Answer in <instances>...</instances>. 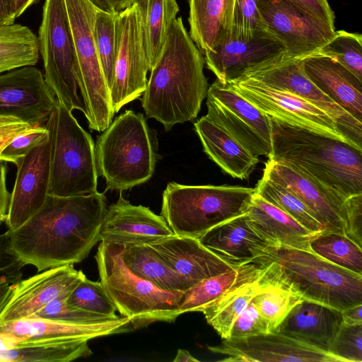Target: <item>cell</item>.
<instances>
[{"label": "cell", "mask_w": 362, "mask_h": 362, "mask_svg": "<svg viewBox=\"0 0 362 362\" xmlns=\"http://www.w3.org/2000/svg\"><path fill=\"white\" fill-rule=\"evenodd\" d=\"M103 193L58 197L47 194L42 206L25 222L8 230L18 260L37 271L74 264L86 259L100 241L107 210Z\"/></svg>", "instance_id": "cell-1"}, {"label": "cell", "mask_w": 362, "mask_h": 362, "mask_svg": "<svg viewBox=\"0 0 362 362\" xmlns=\"http://www.w3.org/2000/svg\"><path fill=\"white\" fill-rule=\"evenodd\" d=\"M204 62L182 18H177L143 93L147 117L160 122L166 132L195 119L209 88Z\"/></svg>", "instance_id": "cell-2"}, {"label": "cell", "mask_w": 362, "mask_h": 362, "mask_svg": "<svg viewBox=\"0 0 362 362\" xmlns=\"http://www.w3.org/2000/svg\"><path fill=\"white\" fill-rule=\"evenodd\" d=\"M268 159L305 174L348 199L362 194V149L269 116Z\"/></svg>", "instance_id": "cell-3"}, {"label": "cell", "mask_w": 362, "mask_h": 362, "mask_svg": "<svg viewBox=\"0 0 362 362\" xmlns=\"http://www.w3.org/2000/svg\"><path fill=\"white\" fill-rule=\"evenodd\" d=\"M272 277L308 300L338 310L362 304V275L304 250L268 245L257 257Z\"/></svg>", "instance_id": "cell-4"}, {"label": "cell", "mask_w": 362, "mask_h": 362, "mask_svg": "<svg viewBox=\"0 0 362 362\" xmlns=\"http://www.w3.org/2000/svg\"><path fill=\"white\" fill-rule=\"evenodd\" d=\"M100 282L134 329L156 322H173L180 315L183 292L160 289L134 274L122 257V245L101 242L95 256Z\"/></svg>", "instance_id": "cell-5"}, {"label": "cell", "mask_w": 362, "mask_h": 362, "mask_svg": "<svg viewBox=\"0 0 362 362\" xmlns=\"http://www.w3.org/2000/svg\"><path fill=\"white\" fill-rule=\"evenodd\" d=\"M98 173L107 190L123 191L148 181L156 165V153L146 119L126 110L97 137Z\"/></svg>", "instance_id": "cell-6"}, {"label": "cell", "mask_w": 362, "mask_h": 362, "mask_svg": "<svg viewBox=\"0 0 362 362\" xmlns=\"http://www.w3.org/2000/svg\"><path fill=\"white\" fill-rule=\"evenodd\" d=\"M255 188L169 182L161 215L175 235L199 238L213 227L247 212Z\"/></svg>", "instance_id": "cell-7"}, {"label": "cell", "mask_w": 362, "mask_h": 362, "mask_svg": "<svg viewBox=\"0 0 362 362\" xmlns=\"http://www.w3.org/2000/svg\"><path fill=\"white\" fill-rule=\"evenodd\" d=\"M44 126L49 142L48 194L73 197L97 192L98 172L90 135L59 101Z\"/></svg>", "instance_id": "cell-8"}, {"label": "cell", "mask_w": 362, "mask_h": 362, "mask_svg": "<svg viewBox=\"0 0 362 362\" xmlns=\"http://www.w3.org/2000/svg\"><path fill=\"white\" fill-rule=\"evenodd\" d=\"M45 80L57 100L69 111L90 115L80 83L73 37L64 0H45L38 30Z\"/></svg>", "instance_id": "cell-9"}, {"label": "cell", "mask_w": 362, "mask_h": 362, "mask_svg": "<svg viewBox=\"0 0 362 362\" xmlns=\"http://www.w3.org/2000/svg\"><path fill=\"white\" fill-rule=\"evenodd\" d=\"M76 58L78 75L90 118L88 127L102 132L112 122L110 90L98 54L93 25L97 8L90 0H64Z\"/></svg>", "instance_id": "cell-10"}, {"label": "cell", "mask_w": 362, "mask_h": 362, "mask_svg": "<svg viewBox=\"0 0 362 362\" xmlns=\"http://www.w3.org/2000/svg\"><path fill=\"white\" fill-rule=\"evenodd\" d=\"M206 97V115L211 121L255 157H269L272 127L269 115L235 91L228 83L218 79L209 87Z\"/></svg>", "instance_id": "cell-11"}, {"label": "cell", "mask_w": 362, "mask_h": 362, "mask_svg": "<svg viewBox=\"0 0 362 362\" xmlns=\"http://www.w3.org/2000/svg\"><path fill=\"white\" fill-rule=\"evenodd\" d=\"M246 77L293 93L314 105L331 117L349 139L362 148V122L352 116L312 82L305 72L303 58L286 55L276 62L245 74L240 78Z\"/></svg>", "instance_id": "cell-12"}, {"label": "cell", "mask_w": 362, "mask_h": 362, "mask_svg": "<svg viewBox=\"0 0 362 362\" xmlns=\"http://www.w3.org/2000/svg\"><path fill=\"white\" fill-rule=\"evenodd\" d=\"M228 83L235 91L269 116L362 149L341 132L327 113L293 93L270 87L247 77Z\"/></svg>", "instance_id": "cell-13"}, {"label": "cell", "mask_w": 362, "mask_h": 362, "mask_svg": "<svg viewBox=\"0 0 362 362\" xmlns=\"http://www.w3.org/2000/svg\"><path fill=\"white\" fill-rule=\"evenodd\" d=\"M117 55L112 86L110 90L113 112L139 98L147 85L148 71L144 51L140 16L134 3L117 13Z\"/></svg>", "instance_id": "cell-14"}, {"label": "cell", "mask_w": 362, "mask_h": 362, "mask_svg": "<svg viewBox=\"0 0 362 362\" xmlns=\"http://www.w3.org/2000/svg\"><path fill=\"white\" fill-rule=\"evenodd\" d=\"M267 30L293 58L316 54L335 34V28L286 0H256Z\"/></svg>", "instance_id": "cell-15"}, {"label": "cell", "mask_w": 362, "mask_h": 362, "mask_svg": "<svg viewBox=\"0 0 362 362\" xmlns=\"http://www.w3.org/2000/svg\"><path fill=\"white\" fill-rule=\"evenodd\" d=\"M58 100L42 71L25 66L0 74V115L43 126Z\"/></svg>", "instance_id": "cell-16"}, {"label": "cell", "mask_w": 362, "mask_h": 362, "mask_svg": "<svg viewBox=\"0 0 362 362\" xmlns=\"http://www.w3.org/2000/svg\"><path fill=\"white\" fill-rule=\"evenodd\" d=\"M204 54L207 68L218 81L225 83L280 59L286 55V51L281 43L269 33L258 34L249 39L239 37L230 33L212 50Z\"/></svg>", "instance_id": "cell-17"}, {"label": "cell", "mask_w": 362, "mask_h": 362, "mask_svg": "<svg viewBox=\"0 0 362 362\" xmlns=\"http://www.w3.org/2000/svg\"><path fill=\"white\" fill-rule=\"evenodd\" d=\"M212 353L226 356L225 362H341L323 350L279 332L242 339H227L217 346H209Z\"/></svg>", "instance_id": "cell-18"}, {"label": "cell", "mask_w": 362, "mask_h": 362, "mask_svg": "<svg viewBox=\"0 0 362 362\" xmlns=\"http://www.w3.org/2000/svg\"><path fill=\"white\" fill-rule=\"evenodd\" d=\"M86 277L74 264H66L16 281L0 312V323L30 317L52 300L68 297Z\"/></svg>", "instance_id": "cell-19"}, {"label": "cell", "mask_w": 362, "mask_h": 362, "mask_svg": "<svg viewBox=\"0 0 362 362\" xmlns=\"http://www.w3.org/2000/svg\"><path fill=\"white\" fill-rule=\"evenodd\" d=\"M263 175L292 191L313 211L324 232L346 235L348 199L285 164L268 159Z\"/></svg>", "instance_id": "cell-20"}, {"label": "cell", "mask_w": 362, "mask_h": 362, "mask_svg": "<svg viewBox=\"0 0 362 362\" xmlns=\"http://www.w3.org/2000/svg\"><path fill=\"white\" fill-rule=\"evenodd\" d=\"M174 235L162 215L149 208L133 205L122 194L107 207L102 223L101 242L119 245H151Z\"/></svg>", "instance_id": "cell-21"}, {"label": "cell", "mask_w": 362, "mask_h": 362, "mask_svg": "<svg viewBox=\"0 0 362 362\" xmlns=\"http://www.w3.org/2000/svg\"><path fill=\"white\" fill-rule=\"evenodd\" d=\"M49 181V140L33 148L17 166L5 223L14 230L44 204Z\"/></svg>", "instance_id": "cell-22"}, {"label": "cell", "mask_w": 362, "mask_h": 362, "mask_svg": "<svg viewBox=\"0 0 362 362\" xmlns=\"http://www.w3.org/2000/svg\"><path fill=\"white\" fill-rule=\"evenodd\" d=\"M149 245L189 288L236 267L206 248L198 238L174 234Z\"/></svg>", "instance_id": "cell-23"}, {"label": "cell", "mask_w": 362, "mask_h": 362, "mask_svg": "<svg viewBox=\"0 0 362 362\" xmlns=\"http://www.w3.org/2000/svg\"><path fill=\"white\" fill-rule=\"evenodd\" d=\"M341 325L340 310L302 300L291 310L276 332L327 352Z\"/></svg>", "instance_id": "cell-24"}, {"label": "cell", "mask_w": 362, "mask_h": 362, "mask_svg": "<svg viewBox=\"0 0 362 362\" xmlns=\"http://www.w3.org/2000/svg\"><path fill=\"white\" fill-rule=\"evenodd\" d=\"M308 77L324 93L362 122V82L334 59L314 54L303 58Z\"/></svg>", "instance_id": "cell-25"}, {"label": "cell", "mask_w": 362, "mask_h": 362, "mask_svg": "<svg viewBox=\"0 0 362 362\" xmlns=\"http://www.w3.org/2000/svg\"><path fill=\"white\" fill-rule=\"evenodd\" d=\"M246 214L249 225L269 245L311 251L310 242L318 235L303 227L256 192Z\"/></svg>", "instance_id": "cell-26"}, {"label": "cell", "mask_w": 362, "mask_h": 362, "mask_svg": "<svg viewBox=\"0 0 362 362\" xmlns=\"http://www.w3.org/2000/svg\"><path fill=\"white\" fill-rule=\"evenodd\" d=\"M133 329L130 320L125 317L107 322L87 325L35 317L0 323L1 332L28 339H83L90 341Z\"/></svg>", "instance_id": "cell-27"}, {"label": "cell", "mask_w": 362, "mask_h": 362, "mask_svg": "<svg viewBox=\"0 0 362 362\" xmlns=\"http://www.w3.org/2000/svg\"><path fill=\"white\" fill-rule=\"evenodd\" d=\"M198 240L235 266L252 261L269 245L249 225L246 213L213 227Z\"/></svg>", "instance_id": "cell-28"}, {"label": "cell", "mask_w": 362, "mask_h": 362, "mask_svg": "<svg viewBox=\"0 0 362 362\" xmlns=\"http://www.w3.org/2000/svg\"><path fill=\"white\" fill-rule=\"evenodd\" d=\"M194 126L204 152L223 171L240 180L250 176L259 162L258 158L252 156L206 115Z\"/></svg>", "instance_id": "cell-29"}, {"label": "cell", "mask_w": 362, "mask_h": 362, "mask_svg": "<svg viewBox=\"0 0 362 362\" xmlns=\"http://www.w3.org/2000/svg\"><path fill=\"white\" fill-rule=\"evenodd\" d=\"M269 269L258 258L236 266L224 273L205 279L183 292L179 313L202 312L210 304L236 287L252 281Z\"/></svg>", "instance_id": "cell-30"}, {"label": "cell", "mask_w": 362, "mask_h": 362, "mask_svg": "<svg viewBox=\"0 0 362 362\" xmlns=\"http://www.w3.org/2000/svg\"><path fill=\"white\" fill-rule=\"evenodd\" d=\"M235 0H189V36L204 54L230 35Z\"/></svg>", "instance_id": "cell-31"}, {"label": "cell", "mask_w": 362, "mask_h": 362, "mask_svg": "<svg viewBox=\"0 0 362 362\" xmlns=\"http://www.w3.org/2000/svg\"><path fill=\"white\" fill-rule=\"evenodd\" d=\"M88 341L83 339L22 338L14 348L0 351V362H69L93 354Z\"/></svg>", "instance_id": "cell-32"}, {"label": "cell", "mask_w": 362, "mask_h": 362, "mask_svg": "<svg viewBox=\"0 0 362 362\" xmlns=\"http://www.w3.org/2000/svg\"><path fill=\"white\" fill-rule=\"evenodd\" d=\"M148 71L157 61L179 12L176 0H137Z\"/></svg>", "instance_id": "cell-33"}, {"label": "cell", "mask_w": 362, "mask_h": 362, "mask_svg": "<svg viewBox=\"0 0 362 362\" xmlns=\"http://www.w3.org/2000/svg\"><path fill=\"white\" fill-rule=\"evenodd\" d=\"M267 264L269 269L264 274L236 287L210 304L202 312L207 323L223 339L230 337V330L235 321L268 281L270 265Z\"/></svg>", "instance_id": "cell-34"}, {"label": "cell", "mask_w": 362, "mask_h": 362, "mask_svg": "<svg viewBox=\"0 0 362 362\" xmlns=\"http://www.w3.org/2000/svg\"><path fill=\"white\" fill-rule=\"evenodd\" d=\"M122 257L134 274L160 289L184 292L189 288L149 245H122Z\"/></svg>", "instance_id": "cell-35"}, {"label": "cell", "mask_w": 362, "mask_h": 362, "mask_svg": "<svg viewBox=\"0 0 362 362\" xmlns=\"http://www.w3.org/2000/svg\"><path fill=\"white\" fill-rule=\"evenodd\" d=\"M39 57L37 37L28 27L16 23L0 25V74L35 66Z\"/></svg>", "instance_id": "cell-36"}, {"label": "cell", "mask_w": 362, "mask_h": 362, "mask_svg": "<svg viewBox=\"0 0 362 362\" xmlns=\"http://www.w3.org/2000/svg\"><path fill=\"white\" fill-rule=\"evenodd\" d=\"M255 192L309 231L316 234L324 232L323 226L313 211L286 187L263 175L255 187Z\"/></svg>", "instance_id": "cell-37"}, {"label": "cell", "mask_w": 362, "mask_h": 362, "mask_svg": "<svg viewBox=\"0 0 362 362\" xmlns=\"http://www.w3.org/2000/svg\"><path fill=\"white\" fill-rule=\"evenodd\" d=\"M302 300L290 288L275 280L271 272L268 281L253 298L258 312L267 323L271 332H276L291 310Z\"/></svg>", "instance_id": "cell-38"}, {"label": "cell", "mask_w": 362, "mask_h": 362, "mask_svg": "<svg viewBox=\"0 0 362 362\" xmlns=\"http://www.w3.org/2000/svg\"><path fill=\"white\" fill-rule=\"evenodd\" d=\"M310 247L329 262L362 275V247L346 235L321 233L313 239Z\"/></svg>", "instance_id": "cell-39"}, {"label": "cell", "mask_w": 362, "mask_h": 362, "mask_svg": "<svg viewBox=\"0 0 362 362\" xmlns=\"http://www.w3.org/2000/svg\"><path fill=\"white\" fill-rule=\"evenodd\" d=\"M117 14L97 9L93 25L95 46L109 90L113 83L117 55Z\"/></svg>", "instance_id": "cell-40"}, {"label": "cell", "mask_w": 362, "mask_h": 362, "mask_svg": "<svg viewBox=\"0 0 362 362\" xmlns=\"http://www.w3.org/2000/svg\"><path fill=\"white\" fill-rule=\"evenodd\" d=\"M316 54L329 57L350 71L362 82V35L345 30L334 37Z\"/></svg>", "instance_id": "cell-41"}, {"label": "cell", "mask_w": 362, "mask_h": 362, "mask_svg": "<svg viewBox=\"0 0 362 362\" xmlns=\"http://www.w3.org/2000/svg\"><path fill=\"white\" fill-rule=\"evenodd\" d=\"M66 302L76 308L98 315L119 317L117 308L101 282L93 281L86 277L74 288Z\"/></svg>", "instance_id": "cell-42"}, {"label": "cell", "mask_w": 362, "mask_h": 362, "mask_svg": "<svg viewBox=\"0 0 362 362\" xmlns=\"http://www.w3.org/2000/svg\"><path fill=\"white\" fill-rule=\"evenodd\" d=\"M66 298L67 297L56 298L30 317H41L81 325L100 324L120 317L103 316L79 309L69 305L66 302Z\"/></svg>", "instance_id": "cell-43"}, {"label": "cell", "mask_w": 362, "mask_h": 362, "mask_svg": "<svg viewBox=\"0 0 362 362\" xmlns=\"http://www.w3.org/2000/svg\"><path fill=\"white\" fill-rule=\"evenodd\" d=\"M230 33L244 39L269 33L262 20L256 0H235Z\"/></svg>", "instance_id": "cell-44"}, {"label": "cell", "mask_w": 362, "mask_h": 362, "mask_svg": "<svg viewBox=\"0 0 362 362\" xmlns=\"http://www.w3.org/2000/svg\"><path fill=\"white\" fill-rule=\"evenodd\" d=\"M327 352L341 362H362V324H342Z\"/></svg>", "instance_id": "cell-45"}, {"label": "cell", "mask_w": 362, "mask_h": 362, "mask_svg": "<svg viewBox=\"0 0 362 362\" xmlns=\"http://www.w3.org/2000/svg\"><path fill=\"white\" fill-rule=\"evenodd\" d=\"M49 140V132L43 126H37L17 136L1 153V160L12 163L16 167L21 160L36 146Z\"/></svg>", "instance_id": "cell-46"}, {"label": "cell", "mask_w": 362, "mask_h": 362, "mask_svg": "<svg viewBox=\"0 0 362 362\" xmlns=\"http://www.w3.org/2000/svg\"><path fill=\"white\" fill-rule=\"evenodd\" d=\"M270 332L267 323L258 312L252 299L233 323L228 339H242Z\"/></svg>", "instance_id": "cell-47"}, {"label": "cell", "mask_w": 362, "mask_h": 362, "mask_svg": "<svg viewBox=\"0 0 362 362\" xmlns=\"http://www.w3.org/2000/svg\"><path fill=\"white\" fill-rule=\"evenodd\" d=\"M35 127L13 116L0 115V161L1 153L17 136Z\"/></svg>", "instance_id": "cell-48"}, {"label": "cell", "mask_w": 362, "mask_h": 362, "mask_svg": "<svg viewBox=\"0 0 362 362\" xmlns=\"http://www.w3.org/2000/svg\"><path fill=\"white\" fill-rule=\"evenodd\" d=\"M346 235L362 247V194L348 199Z\"/></svg>", "instance_id": "cell-49"}, {"label": "cell", "mask_w": 362, "mask_h": 362, "mask_svg": "<svg viewBox=\"0 0 362 362\" xmlns=\"http://www.w3.org/2000/svg\"><path fill=\"white\" fill-rule=\"evenodd\" d=\"M307 13L335 28V15L328 0H286Z\"/></svg>", "instance_id": "cell-50"}, {"label": "cell", "mask_w": 362, "mask_h": 362, "mask_svg": "<svg viewBox=\"0 0 362 362\" xmlns=\"http://www.w3.org/2000/svg\"><path fill=\"white\" fill-rule=\"evenodd\" d=\"M23 264L13 252L9 239L8 230L0 233V274L4 273L9 277L17 276V272Z\"/></svg>", "instance_id": "cell-51"}, {"label": "cell", "mask_w": 362, "mask_h": 362, "mask_svg": "<svg viewBox=\"0 0 362 362\" xmlns=\"http://www.w3.org/2000/svg\"><path fill=\"white\" fill-rule=\"evenodd\" d=\"M7 163L0 161V227L6 221L11 197L6 185Z\"/></svg>", "instance_id": "cell-52"}, {"label": "cell", "mask_w": 362, "mask_h": 362, "mask_svg": "<svg viewBox=\"0 0 362 362\" xmlns=\"http://www.w3.org/2000/svg\"><path fill=\"white\" fill-rule=\"evenodd\" d=\"M16 18L15 1L0 0V25H11Z\"/></svg>", "instance_id": "cell-53"}, {"label": "cell", "mask_w": 362, "mask_h": 362, "mask_svg": "<svg viewBox=\"0 0 362 362\" xmlns=\"http://www.w3.org/2000/svg\"><path fill=\"white\" fill-rule=\"evenodd\" d=\"M362 304L347 308L341 311L342 324L353 325L362 324Z\"/></svg>", "instance_id": "cell-54"}, {"label": "cell", "mask_w": 362, "mask_h": 362, "mask_svg": "<svg viewBox=\"0 0 362 362\" xmlns=\"http://www.w3.org/2000/svg\"><path fill=\"white\" fill-rule=\"evenodd\" d=\"M11 278L6 274L0 276V312L4 306L12 288Z\"/></svg>", "instance_id": "cell-55"}, {"label": "cell", "mask_w": 362, "mask_h": 362, "mask_svg": "<svg viewBox=\"0 0 362 362\" xmlns=\"http://www.w3.org/2000/svg\"><path fill=\"white\" fill-rule=\"evenodd\" d=\"M21 339V337H16L12 334L0 331V351L14 348Z\"/></svg>", "instance_id": "cell-56"}, {"label": "cell", "mask_w": 362, "mask_h": 362, "mask_svg": "<svg viewBox=\"0 0 362 362\" xmlns=\"http://www.w3.org/2000/svg\"><path fill=\"white\" fill-rule=\"evenodd\" d=\"M173 362H199L200 361L194 357L187 350L179 349Z\"/></svg>", "instance_id": "cell-57"}, {"label": "cell", "mask_w": 362, "mask_h": 362, "mask_svg": "<svg viewBox=\"0 0 362 362\" xmlns=\"http://www.w3.org/2000/svg\"><path fill=\"white\" fill-rule=\"evenodd\" d=\"M16 18L21 16L28 8L37 0H14Z\"/></svg>", "instance_id": "cell-58"}, {"label": "cell", "mask_w": 362, "mask_h": 362, "mask_svg": "<svg viewBox=\"0 0 362 362\" xmlns=\"http://www.w3.org/2000/svg\"><path fill=\"white\" fill-rule=\"evenodd\" d=\"M90 2L99 10L117 13L114 11L111 0H90Z\"/></svg>", "instance_id": "cell-59"}, {"label": "cell", "mask_w": 362, "mask_h": 362, "mask_svg": "<svg viewBox=\"0 0 362 362\" xmlns=\"http://www.w3.org/2000/svg\"><path fill=\"white\" fill-rule=\"evenodd\" d=\"M137 0H111L115 13H119L136 3Z\"/></svg>", "instance_id": "cell-60"}]
</instances>
